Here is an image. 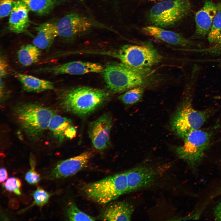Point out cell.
Here are the masks:
<instances>
[{
  "label": "cell",
  "mask_w": 221,
  "mask_h": 221,
  "mask_svg": "<svg viewBox=\"0 0 221 221\" xmlns=\"http://www.w3.org/2000/svg\"><path fill=\"white\" fill-rule=\"evenodd\" d=\"M198 75L195 72L191 73L185 86L183 100L171 121L172 130L182 138L199 129L209 115L208 111L196 110L192 106V95Z\"/></svg>",
  "instance_id": "1"
},
{
  "label": "cell",
  "mask_w": 221,
  "mask_h": 221,
  "mask_svg": "<svg viewBox=\"0 0 221 221\" xmlns=\"http://www.w3.org/2000/svg\"><path fill=\"white\" fill-rule=\"evenodd\" d=\"M102 72L107 87L115 94L145 86L150 82L153 74L150 68H132L121 62L108 65Z\"/></svg>",
  "instance_id": "2"
},
{
  "label": "cell",
  "mask_w": 221,
  "mask_h": 221,
  "mask_svg": "<svg viewBox=\"0 0 221 221\" xmlns=\"http://www.w3.org/2000/svg\"><path fill=\"white\" fill-rule=\"evenodd\" d=\"M109 95L100 89L88 87L74 88L60 92V103L65 111L80 116L93 112L107 101Z\"/></svg>",
  "instance_id": "3"
},
{
  "label": "cell",
  "mask_w": 221,
  "mask_h": 221,
  "mask_svg": "<svg viewBox=\"0 0 221 221\" xmlns=\"http://www.w3.org/2000/svg\"><path fill=\"white\" fill-rule=\"evenodd\" d=\"M16 119L22 130L30 138L37 139L48 129L54 114L50 109L35 103L16 106L14 110Z\"/></svg>",
  "instance_id": "4"
},
{
  "label": "cell",
  "mask_w": 221,
  "mask_h": 221,
  "mask_svg": "<svg viewBox=\"0 0 221 221\" xmlns=\"http://www.w3.org/2000/svg\"><path fill=\"white\" fill-rule=\"evenodd\" d=\"M127 190L126 171L89 183L83 188L85 194L89 199L101 205L127 193Z\"/></svg>",
  "instance_id": "5"
},
{
  "label": "cell",
  "mask_w": 221,
  "mask_h": 221,
  "mask_svg": "<svg viewBox=\"0 0 221 221\" xmlns=\"http://www.w3.org/2000/svg\"><path fill=\"white\" fill-rule=\"evenodd\" d=\"M191 10L189 0H163L151 8L148 14V19L153 25L170 27L186 17Z\"/></svg>",
  "instance_id": "6"
},
{
  "label": "cell",
  "mask_w": 221,
  "mask_h": 221,
  "mask_svg": "<svg viewBox=\"0 0 221 221\" xmlns=\"http://www.w3.org/2000/svg\"><path fill=\"white\" fill-rule=\"evenodd\" d=\"M115 56L121 63L134 68H150L157 64L162 56L152 45H127L115 52Z\"/></svg>",
  "instance_id": "7"
},
{
  "label": "cell",
  "mask_w": 221,
  "mask_h": 221,
  "mask_svg": "<svg viewBox=\"0 0 221 221\" xmlns=\"http://www.w3.org/2000/svg\"><path fill=\"white\" fill-rule=\"evenodd\" d=\"M211 136L206 130L199 129L192 132L184 138L183 144L176 148L177 156L194 169L201 162L209 147Z\"/></svg>",
  "instance_id": "8"
},
{
  "label": "cell",
  "mask_w": 221,
  "mask_h": 221,
  "mask_svg": "<svg viewBox=\"0 0 221 221\" xmlns=\"http://www.w3.org/2000/svg\"><path fill=\"white\" fill-rule=\"evenodd\" d=\"M56 24L58 37L65 41L94 28L107 27L91 18L73 12L65 15Z\"/></svg>",
  "instance_id": "9"
},
{
  "label": "cell",
  "mask_w": 221,
  "mask_h": 221,
  "mask_svg": "<svg viewBox=\"0 0 221 221\" xmlns=\"http://www.w3.org/2000/svg\"><path fill=\"white\" fill-rule=\"evenodd\" d=\"M104 68L100 64L88 62L74 61L39 68L33 70L35 74L53 75L68 74L80 75L89 73L102 72Z\"/></svg>",
  "instance_id": "10"
},
{
  "label": "cell",
  "mask_w": 221,
  "mask_h": 221,
  "mask_svg": "<svg viewBox=\"0 0 221 221\" xmlns=\"http://www.w3.org/2000/svg\"><path fill=\"white\" fill-rule=\"evenodd\" d=\"M127 193L143 189L153 184L160 175L157 169L150 165H139L126 171Z\"/></svg>",
  "instance_id": "11"
},
{
  "label": "cell",
  "mask_w": 221,
  "mask_h": 221,
  "mask_svg": "<svg viewBox=\"0 0 221 221\" xmlns=\"http://www.w3.org/2000/svg\"><path fill=\"white\" fill-rule=\"evenodd\" d=\"M112 119L109 114H103L91 122L88 128V134L92 145L96 150L103 151L110 143V134Z\"/></svg>",
  "instance_id": "12"
},
{
  "label": "cell",
  "mask_w": 221,
  "mask_h": 221,
  "mask_svg": "<svg viewBox=\"0 0 221 221\" xmlns=\"http://www.w3.org/2000/svg\"><path fill=\"white\" fill-rule=\"evenodd\" d=\"M92 155L91 152L86 151L77 156L59 161L48 174V179L54 180L74 175L86 166Z\"/></svg>",
  "instance_id": "13"
},
{
  "label": "cell",
  "mask_w": 221,
  "mask_h": 221,
  "mask_svg": "<svg viewBox=\"0 0 221 221\" xmlns=\"http://www.w3.org/2000/svg\"><path fill=\"white\" fill-rule=\"evenodd\" d=\"M145 34L160 40L167 44L186 48H202L199 43L187 39L181 34L171 31L165 30L162 28L154 25L148 26L142 29Z\"/></svg>",
  "instance_id": "14"
},
{
  "label": "cell",
  "mask_w": 221,
  "mask_h": 221,
  "mask_svg": "<svg viewBox=\"0 0 221 221\" xmlns=\"http://www.w3.org/2000/svg\"><path fill=\"white\" fill-rule=\"evenodd\" d=\"M217 11V5L211 0H206L195 14V30L189 39L192 40L205 38L210 31Z\"/></svg>",
  "instance_id": "15"
},
{
  "label": "cell",
  "mask_w": 221,
  "mask_h": 221,
  "mask_svg": "<svg viewBox=\"0 0 221 221\" xmlns=\"http://www.w3.org/2000/svg\"><path fill=\"white\" fill-rule=\"evenodd\" d=\"M29 11L23 2L20 0H15L9 15L8 30L16 34L26 32L30 22L29 17Z\"/></svg>",
  "instance_id": "16"
},
{
  "label": "cell",
  "mask_w": 221,
  "mask_h": 221,
  "mask_svg": "<svg viewBox=\"0 0 221 221\" xmlns=\"http://www.w3.org/2000/svg\"><path fill=\"white\" fill-rule=\"evenodd\" d=\"M48 129L53 137L59 143L71 139L76 135V129L72 120L60 115L54 114L50 121Z\"/></svg>",
  "instance_id": "17"
},
{
  "label": "cell",
  "mask_w": 221,
  "mask_h": 221,
  "mask_svg": "<svg viewBox=\"0 0 221 221\" xmlns=\"http://www.w3.org/2000/svg\"><path fill=\"white\" fill-rule=\"evenodd\" d=\"M35 30L37 33L33 40V44L40 49L48 51L58 37L56 22L42 23L37 27Z\"/></svg>",
  "instance_id": "18"
},
{
  "label": "cell",
  "mask_w": 221,
  "mask_h": 221,
  "mask_svg": "<svg viewBox=\"0 0 221 221\" xmlns=\"http://www.w3.org/2000/svg\"><path fill=\"white\" fill-rule=\"evenodd\" d=\"M134 210L133 206L129 202H115L104 209L101 217L104 220L130 221Z\"/></svg>",
  "instance_id": "19"
},
{
  "label": "cell",
  "mask_w": 221,
  "mask_h": 221,
  "mask_svg": "<svg viewBox=\"0 0 221 221\" xmlns=\"http://www.w3.org/2000/svg\"><path fill=\"white\" fill-rule=\"evenodd\" d=\"M14 76L25 91L39 92L52 90L54 88V83L48 80L17 72L14 73Z\"/></svg>",
  "instance_id": "20"
},
{
  "label": "cell",
  "mask_w": 221,
  "mask_h": 221,
  "mask_svg": "<svg viewBox=\"0 0 221 221\" xmlns=\"http://www.w3.org/2000/svg\"><path fill=\"white\" fill-rule=\"evenodd\" d=\"M41 54L39 48L33 44H28L22 46L18 50L17 56L21 65L27 67L38 62Z\"/></svg>",
  "instance_id": "21"
},
{
  "label": "cell",
  "mask_w": 221,
  "mask_h": 221,
  "mask_svg": "<svg viewBox=\"0 0 221 221\" xmlns=\"http://www.w3.org/2000/svg\"><path fill=\"white\" fill-rule=\"evenodd\" d=\"M25 3L30 11L39 15L49 14L65 0H20Z\"/></svg>",
  "instance_id": "22"
},
{
  "label": "cell",
  "mask_w": 221,
  "mask_h": 221,
  "mask_svg": "<svg viewBox=\"0 0 221 221\" xmlns=\"http://www.w3.org/2000/svg\"><path fill=\"white\" fill-rule=\"evenodd\" d=\"M145 86L136 87L125 92L118 97L122 103L127 105H132L140 102L142 98Z\"/></svg>",
  "instance_id": "23"
},
{
  "label": "cell",
  "mask_w": 221,
  "mask_h": 221,
  "mask_svg": "<svg viewBox=\"0 0 221 221\" xmlns=\"http://www.w3.org/2000/svg\"><path fill=\"white\" fill-rule=\"evenodd\" d=\"M217 6V13L207 35V40L210 45H213L218 41L221 33V4H219Z\"/></svg>",
  "instance_id": "24"
},
{
  "label": "cell",
  "mask_w": 221,
  "mask_h": 221,
  "mask_svg": "<svg viewBox=\"0 0 221 221\" xmlns=\"http://www.w3.org/2000/svg\"><path fill=\"white\" fill-rule=\"evenodd\" d=\"M67 214L69 220L71 221H95V218L84 213L80 210L73 203L71 202L68 204Z\"/></svg>",
  "instance_id": "25"
},
{
  "label": "cell",
  "mask_w": 221,
  "mask_h": 221,
  "mask_svg": "<svg viewBox=\"0 0 221 221\" xmlns=\"http://www.w3.org/2000/svg\"><path fill=\"white\" fill-rule=\"evenodd\" d=\"M34 201L32 205L42 206L48 202L51 194H50L41 188H37L32 194Z\"/></svg>",
  "instance_id": "26"
},
{
  "label": "cell",
  "mask_w": 221,
  "mask_h": 221,
  "mask_svg": "<svg viewBox=\"0 0 221 221\" xmlns=\"http://www.w3.org/2000/svg\"><path fill=\"white\" fill-rule=\"evenodd\" d=\"M198 52L211 56H216L221 54V33L218 41L209 47L199 48Z\"/></svg>",
  "instance_id": "27"
},
{
  "label": "cell",
  "mask_w": 221,
  "mask_h": 221,
  "mask_svg": "<svg viewBox=\"0 0 221 221\" xmlns=\"http://www.w3.org/2000/svg\"><path fill=\"white\" fill-rule=\"evenodd\" d=\"M30 169L26 173L25 175V179L30 184H37L40 180V175L35 169V162L32 159H30Z\"/></svg>",
  "instance_id": "28"
},
{
  "label": "cell",
  "mask_w": 221,
  "mask_h": 221,
  "mask_svg": "<svg viewBox=\"0 0 221 221\" xmlns=\"http://www.w3.org/2000/svg\"><path fill=\"white\" fill-rule=\"evenodd\" d=\"M4 185L7 190L18 195H21V182L18 178L14 177L9 178L5 183Z\"/></svg>",
  "instance_id": "29"
},
{
  "label": "cell",
  "mask_w": 221,
  "mask_h": 221,
  "mask_svg": "<svg viewBox=\"0 0 221 221\" xmlns=\"http://www.w3.org/2000/svg\"><path fill=\"white\" fill-rule=\"evenodd\" d=\"M15 0H0V17L2 19L9 15Z\"/></svg>",
  "instance_id": "30"
},
{
  "label": "cell",
  "mask_w": 221,
  "mask_h": 221,
  "mask_svg": "<svg viewBox=\"0 0 221 221\" xmlns=\"http://www.w3.org/2000/svg\"><path fill=\"white\" fill-rule=\"evenodd\" d=\"M9 72V65L7 60L3 54L0 56V76L3 79L7 76Z\"/></svg>",
  "instance_id": "31"
},
{
  "label": "cell",
  "mask_w": 221,
  "mask_h": 221,
  "mask_svg": "<svg viewBox=\"0 0 221 221\" xmlns=\"http://www.w3.org/2000/svg\"><path fill=\"white\" fill-rule=\"evenodd\" d=\"M0 99L3 101L8 96V93L3 79L0 78Z\"/></svg>",
  "instance_id": "32"
},
{
  "label": "cell",
  "mask_w": 221,
  "mask_h": 221,
  "mask_svg": "<svg viewBox=\"0 0 221 221\" xmlns=\"http://www.w3.org/2000/svg\"><path fill=\"white\" fill-rule=\"evenodd\" d=\"M214 215L216 220L221 221V201L219 203L215 209Z\"/></svg>",
  "instance_id": "33"
},
{
  "label": "cell",
  "mask_w": 221,
  "mask_h": 221,
  "mask_svg": "<svg viewBox=\"0 0 221 221\" xmlns=\"http://www.w3.org/2000/svg\"><path fill=\"white\" fill-rule=\"evenodd\" d=\"M0 181L3 182L7 179L8 173L6 170L4 168H1L0 170Z\"/></svg>",
  "instance_id": "34"
},
{
  "label": "cell",
  "mask_w": 221,
  "mask_h": 221,
  "mask_svg": "<svg viewBox=\"0 0 221 221\" xmlns=\"http://www.w3.org/2000/svg\"><path fill=\"white\" fill-rule=\"evenodd\" d=\"M148 0L151 1H156L157 0ZM162 0L163 1V0Z\"/></svg>",
  "instance_id": "35"
}]
</instances>
